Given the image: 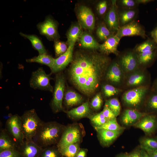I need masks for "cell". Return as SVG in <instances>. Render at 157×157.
Listing matches in <instances>:
<instances>
[{"label": "cell", "instance_id": "1", "mask_svg": "<svg viewBox=\"0 0 157 157\" xmlns=\"http://www.w3.org/2000/svg\"><path fill=\"white\" fill-rule=\"evenodd\" d=\"M110 63L108 57L96 50L78 51L68 69L69 80L78 90L90 97L97 90Z\"/></svg>", "mask_w": 157, "mask_h": 157}, {"label": "cell", "instance_id": "2", "mask_svg": "<svg viewBox=\"0 0 157 157\" xmlns=\"http://www.w3.org/2000/svg\"><path fill=\"white\" fill-rule=\"evenodd\" d=\"M65 127L55 121L43 122L32 140L43 148L56 145Z\"/></svg>", "mask_w": 157, "mask_h": 157}, {"label": "cell", "instance_id": "3", "mask_svg": "<svg viewBox=\"0 0 157 157\" xmlns=\"http://www.w3.org/2000/svg\"><path fill=\"white\" fill-rule=\"evenodd\" d=\"M20 117L24 140H32L44 122L40 119L34 109L25 111Z\"/></svg>", "mask_w": 157, "mask_h": 157}, {"label": "cell", "instance_id": "4", "mask_svg": "<svg viewBox=\"0 0 157 157\" xmlns=\"http://www.w3.org/2000/svg\"><path fill=\"white\" fill-rule=\"evenodd\" d=\"M85 131L81 123H75L65 126L61 137L56 145L58 149L73 144L80 143Z\"/></svg>", "mask_w": 157, "mask_h": 157}, {"label": "cell", "instance_id": "5", "mask_svg": "<svg viewBox=\"0 0 157 157\" xmlns=\"http://www.w3.org/2000/svg\"><path fill=\"white\" fill-rule=\"evenodd\" d=\"M65 76L61 72L56 74L53 91V97L50 106L55 113L64 110L63 102L65 93Z\"/></svg>", "mask_w": 157, "mask_h": 157}, {"label": "cell", "instance_id": "6", "mask_svg": "<svg viewBox=\"0 0 157 157\" xmlns=\"http://www.w3.org/2000/svg\"><path fill=\"white\" fill-rule=\"evenodd\" d=\"M51 75L50 74H47L42 68H38L31 74L29 81L30 86L35 89L53 92V88L50 82L52 79Z\"/></svg>", "mask_w": 157, "mask_h": 157}, {"label": "cell", "instance_id": "7", "mask_svg": "<svg viewBox=\"0 0 157 157\" xmlns=\"http://www.w3.org/2000/svg\"><path fill=\"white\" fill-rule=\"evenodd\" d=\"M76 15L78 23L82 28L90 32L94 30L95 19L94 15L91 9L83 5L79 6L76 10Z\"/></svg>", "mask_w": 157, "mask_h": 157}, {"label": "cell", "instance_id": "8", "mask_svg": "<svg viewBox=\"0 0 157 157\" xmlns=\"http://www.w3.org/2000/svg\"><path fill=\"white\" fill-rule=\"evenodd\" d=\"M6 128V130L18 145L23 142L24 139L20 116L17 114L12 115L7 119Z\"/></svg>", "mask_w": 157, "mask_h": 157}, {"label": "cell", "instance_id": "9", "mask_svg": "<svg viewBox=\"0 0 157 157\" xmlns=\"http://www.w3.org/2000/svg\"><path fill=\"white\" fill-rule=\"evenodd\" d=\"M111 2L110 6L104 17V22L112 33L115 35L120 27L118 8L117 0H111Z\"/></svg>", "mask_w": 157, "mask_h": 157}, {"label": "cell", "instance_id": "10", "mask_svg": "<svg viewBox=\"0 0 157 157\" xmlns=\"http://www.w3.org/2000/svg\"><path fill=\"white\" fill-rule=\"evenodd\" d=\"M115 35L120 39L125 36H139L144 39L148 37L144 27L136 20L120 27Z\"/></svg>", "mask_w": 157, "mask_h": 157}, {"label": "cell", "instance_id": "11", "mask_svg": "<svg viewBox=\"0 0 157 157\" xmlns=\"http://www.w3.org/2000/svg\"><path fill=\"white\" fill-rule=\"evenodd\" d=\"M145 86H140L128 90L122 96L124 103L132 107H137L141 104L147 92Z\"/></svg>", "mask_w": 157, "mask_h": 157}, {"label": "cell", "instance_id": "12", "mask_svg": "<svg viewBox=\"0 0 157 157\" xmlns=\"http://www.w3.org/2000/svg\"><path fill=\"white\" fill-rule=\"evenodd\" d=\"M37 26L40 34L50 40L55 41L59 38L57 22L50 17H47L44 22L39 23Z\"/></svg>", "mask_w": 157, "mask_h": 157}, {"label": "cell", "instance_id": "13", "mask_svg": "<svg viewBox=\"0 0 157 157\" xmlns=\"http://www.w3.org/2000/svg\"><path fill=\"white\" fill-rule=\"evenodd\" d=\"M75 44L68 45L67 51L57 58H54L53 65L51 69L52 73H58L64 69L72 62L73 51Z\"/></svg>", "mask_w": 157, "mask_h": 157}, {"label": "cell", "instance_id": "14", "mask_svg": "<svg viewBox=\"0 0 157 157\" xmlns=\"http://www.w3.org/2000/svg\"><path fill=\"white\" fill-rule=\"evenodd\" d=\"M117 62L123 71L125 72L135 70L139 65L137 54L133 50L127 51L122 54Z\"/></svg>", "mask_w": 157, "mask_h": 157}, {"label": "cell", "instance_id": "15", "mask_svg": "<svg viewBox=\"0 0 157 157\" xmlns=\"http://www.w3.org/2000/svg\"><path fill=\"white\" fill-rule=\"evenodd\" d=\"M43 149L33 140H24L22 143L19 145L17 150L22 157H39Z\"/></svg>", "mask_w": 157, "mask_h": 157}, {"label": "cell", "instance_id": "16", "mask_svg": "<svg viewBox=\"0 0 157 157\" xmlns=\"http://www.w3.org/2000/svg\"><path fill=\"white\" fill-rule=\"evenodd\" d=\"M120 39L115 34L111 35L100 44L99 49L100 53L106 55L110 53L118 55L117 47Z\"/></svg>", "mask_w": 157, "mask_h": 157}, {"label": "cell", "instance_id": "17", "mask_svg": "<svg viewBox=\"0 0 157 157\" xmlns=\"http://www.w3.org/2000/svg\"><path fill=\"white\" fill-rule=\"evenodd\" d=\"M122 71L117 62L114 61L110 63L106 73L107 80L113 84H119L122 79Z\"/></svg>", "mask_w": 157, "mask_h": 157}, {"label": "cell", "instance_id": "18", "mask_svg": "<svg viewBox=\"0 0 157 157\" xmlns=\"http://www.w3.org/2000/svg\"><path fill=\"white\" fill-rule=\"evenodd\" d=\"M134 125L147 134H150L155 130L157 126V121L154 116L146 115Z\"/></svg>", "mask_w": 157, "mask_h": 157}, {"label": "cell", "instance_id": "19", "mask_svg": "<svg viewBox=\"0 0 157 157\" xmlns=\"http://www.w3.org/2000/svg\"><path fill=\"white\" fill-rule=\"evenodd\" d=\"M91 112L89 102L87 101L67 111V114L69 118L78 120L85 117L89 118L92 115Z\"/></svg>", "mask_w": 157, "mask_h": 157}, {"label": "cell", "instance_id": "20", "mask_svg": "<svg viewBox=\"0 0 157 157\" xmlns=\"http://www.w3.org/2000/svg\"><path fill=\"white\" fill-rule=\"evenodd\" d=\"M96 130L100 144L104 147H109L122 131H113L102 129Z\"/></svg>", "mask_w": 157, "mask_h": 157}, {"label": "cell", "instance_id": "21", "mask_svg": "<svg viewBox=\"0 0 157 157\" xmlns=\"http://www.w3.org/2000/svg\"><path fill=\"white\" fill-rule=\"evenodd\" d=\"M19 145L6 129L0 133V152L7 150H18Z\"/></svg>", "mask_w": 157, "mask_h": 157}, {"label": "cell", "instance_id": "22", "mask_svg": "<svg viewBox=\"0 0 157 157\" xmlns=\"http://www.w3.org/2000/svg\"><path fill=\"white\" fill-rule=\"evenodd\" d=\"M146 115L145 113L136 110L127 109L125 110L123 113L121 117V121L126 126L134 125Z\"/></svg>", "mask_w": 157, "mask_h": 157}, {"label": "cell", "instance_id": "23", "mask_svg": "<svg viewBox=\"0 0 157 157\" xmlns=\"http://www.w3.org/2000/svg\"><path fill=\"white\" fill-rule=\"evenodd\" d=\"M137 8L128 9L118 8V15L120 27L135 20L138 14Z\"/></svg>", "mask_w": 157, "mask_h": 157}, {"label": "cell", "instance_id": "24", "mask_svg": "<svg viewBox=\"0 0 157 157\" xmlns=\"http://www.w3.org/2000/svg\"><path fill=\"white\" fill-rule=\"evenodd\" d=\"M83 98L82 96L75 91L68 89L65 92L63 104L67 108H70L82 103Z\"/></svg>", "mask_w": 157, "mask_h": 157}, {"label": "cell", "instance_id": "25", "mask_svg": "<svg viewBox=\"0 0 157 157\" xmlns=\"http://www.w3.org/2000/svg\"><path fill=\"white\" fill-rule=\"evenodd\" d=\"M78 41L83 48L92 50L99 49L100 44L89 33L83 32Z\"/></svg>", "mask_w": 157, "mask_h": 157}, {"label": "cell", "instance_id": "26", "mask_svg": "<svg viewBox=\"0 0 157 157\" xmlns=\"http://www.w3.org/2000/svg\"><path fill=\"white\" fill-rule=\"evenodd\" d=\"M83 32L82 28L78 23L73 24L67 33L68 45L71 44H75L79 40Z\"/></svg>", "mask_w": 157, "mask_h": 157}, {"label": "cell", "instance_id": "27", "mask_svg": "<svg viewBox=\"0 0 157 157\" xmlns=\"http://www.w3.org/2000/svg\"><path fill=\"white\" fill-rule=\"evenodd\" d=\"M137 54L139 65H149L153 63L157 57V49Z\"/></svg>", "mask_w": 157, "mask_h": 157}, {"label": "cell", "instance_id": "28", "mask_svg": "<svg viewBox=\"0 0 157 157\" xmlns=\"http://www.w3.org/2000/svg\"><path fill=\"white\" fill-rule=\"evenodd\" d=\"M157 49V44L151 38L136 46L133 50L137 54Z\"/></svg>", "mask_w": 157, "mask_h": 157}, {"label": "cell", "instance_id": "29", "mask_svg": "<svg viewBox=\"0 0 157 157\" xmlns=\"http://www.w3.org/2000/svg\"><path fill=\"white\" fill-rule=\"evenodd\" d=\"M19 34L30 41L33 47L38 51L39 54H47V51L41 40L37 36L26 34L22 32H20Z\"/></svg>", "mask_w": 157, "mask_h": 157}, {"label": "cell", "instance_id": "30", "mask_svg": "<svg viewBox=\"0 0 157 157\" xmlns=\"http://www.w3.org/2000/svg\"><path fill=\"white\" fill-rule=\"evenodd\" d=\"M54 58L47 54H39L38 56L27 59L26 61L28 63H37L47 65L50 69L52 68L54 62Z\"/></svg>", "mask_w": 157, "mask_h": 157}, {"label": "cell", "instance_id": "31", "mask_svg": "<svg viewBox=\"0 0 157 157\" xmlns=\"http://www.w3.org/2000/svg\"><path fill=\"white\" fill-rule=\"evenodd\" d=\"M80 148V143H77L59 150L62 156L65 157H76Z\"/></svg>", "mask_w": 157, "mask_h": 157}, {"label": "cell", "instance_id": "32", "mask_svg": "<svg viewBox=\"0 0 157 157\" xmlns=\"http://www.w3.org/2000/svg\"><path fill=\"white\" fill-rule=\"evenodd\" d=\"M146 79V76L143 73L140 72L135 73L129 77L127 84L130 86H135L142 84Z\"/></svg>", "mask_w": 157, "mask_h": 157}, {"label": "cell", "instance_id": "33", "mask_svg": "<svg viewBox=\"0 0 157 157\" xmlns=\"http://www.w3.org/2000/svg\"><path fill=\"white\" fill-rule=\"evenodd\" d=\"M94 128L95 130L102 129L113 131H123L124 129L118 124L116 118L108 120L101 126Z\"/></svg>", "mask_w": 157, "mask_h": 157}, {"label": "cell", "instance_id": "34", "mask_svg": "<svg viewBox=\"0 0 157 157\" xmlns=\"http://www.w3.org/2000/svg\"><path fill=\"white\" fill-rule=\"evenodd\" d=\"M96 34L100 40L104 41L113 35L108 29L104 22L101 23L97 26Z\"/></svg>", "mask_w": 157, "mask_h": 157}, {"label": "cell", "instance_id": "35", "mask_svg": "<svg viewBox=\"0 0 157 157\" xmlns=\"http://www.w3.org/2000/svg\"><path fill=\"white\" fill-rule=\"evenodd\" d=\"M62 155L56 145L43 149L39 157H61Z\"/></svg>", "mask_w": 157, "mask_h": 157}, {"label": "cell", "instance_id": "36", "mask_svg": "<svg viewBox=\"0 0 157 157\" xmlns=\"http://www.w3.org/2000/svg\"><path fill=\"white\" fill-rule=\"evenodd\" d=\"M140 143L141 148L146 151L157 150V138H144Z\"/></svg>", "mask_w": 157, "mask_h": 157}, {"label": "cell", "instance_id": "37", "mask_svg": "<svg viewBox=\"0 0 157 157\" xmlns=\"http://www.w3.org/2000/svg\"><path fill=\"white\" fill-rule=\"evenodd\" d=\"M89 118L94 127L101 126L108 121L104 116L102 112L91 115Z\"/></svg>", "mask_w": 157, "mask_h": 157}, {"label": "cell", "instance_id": "38", "mask_svg": "<svg viewBox=\"0 0 157 157\" xmlns=\"http://www.w3.org/2000/svg\"><path fill=\"white\" fill-rule=\"evenodd\" d=\"M112 111L116 117L120 114L121 106L118 99L116 98H113L108 100L105 104Z\"/></svg>", "mask_w": 157, "mask_h": 157}, {"label": "cell", "instance_id": "39", "mask_svg": "<svg viewBox=\"0 0 157 157\" xmlns=\"http://www.w3.org/2000/svg\"><path fill=\"white\" fill-rule=\"evenodd\" d=\"M118 8L124 9H133L137 8L139 6L135 0H117Z\"/></svg>", "mask_w": 157, "mask_h": 157}, {"label": "cell", "instance_id": "40", "mask_svg": "<svg viewBox=\"0 0 157 157\" xmlns=\"http://www.w3.org/2000/svg\"><path fill=\"white\" fill-rule=\"evenodd\" d=\"M67 49V46L64 42L58 40L55 41L54 49L56 56L59 57L64 53Z\"/></svg>", "mask_w": 157, "mask_h": 157}, {"label": "cell", "instance_id": "41", "mask_svg": "<svg viewBox=\"0 0 157 157\" xmlns=\"http://www.w3.org/2000/svg\"><path fill=\"white\" fill-rule=\"evenodd\" d=\"M102 90L105 96L110 97L118 93L120 90L117 89L113 85L106 84L102 87Z\"/></svg>", "mask_w": 157, "mask_h": 157}, {"label": "cell", "instance_id": "42", "mask_svg": "<svg viewBox=\"0 0 157 157\" xmlns=\"http://www.w3.org/2000/svg\"><path fill=\"white\" fill-rule=\"evenodd\" d=\"M103 102L101 94H97L92 99L90 103L91 107L95 110H99L101 108Z\"/></svg>", "mask_w": 157, "mask_h": 157}, {"label": "cell", "instance_id": "43", "mask_svg": "<svg viewBox=\"0 0 157 157\" xmlns=\"http://www.w3.org/2000/svg\"><path fill=\"white\" fill-rule=\"evenodd\" d=\"M108 3L106 0H102L98 3L97 5L96 9L99 15L101 16L105 15L108 10Z\"/></svg>", "mask_w": 157, "mask_h": 157}, {"label": "cell", "instance_id": "44", "mask_svg": "<svg viewBox=\"0 0 157 157\" xmlns=\"http://www.w3.org/2000/svg\"><path fill=\"white\" fill-rule=\"evenodd\" d=\"M0 157H22L19 152L15 150H7L0 152Z\"/></svg>", "mask_w": 157, "mask_h": 157}, {"label": "cell", "instance_id": "45", "mask_svg": "<svg viewBox=\"0 0 157 157\" xmlns=\"http://www.w3.org/2000/svg\"><path fill=\"white\" fill-rule=\"evenodd\" d=\"M148 106L152 110L157 111V93L152 94L149 99Z\"/></svg>", "mask_w": 157, "mask_h": 157}, {"label": "cell", "instance_id": "46", "mask_svg": "<svg viewBox=\"0 0 157 157\" xmlns=\"http://www.w3.org/2000/svg\"><path fill=\"white\" fill-rule=\"evenodd\" d=\"M101 112L105 117L108 120L114 119L116 117L114 113L106 104Z\"/></svg>", "mask_w": 157, "mask_h": 157}, {"label": "cell", "instance_id": "47", "mask_svg": "<svg viewBox=\"0 0 157 157\" xmlns=\"http://www.w3.org/2000/svg\"><path fill=\"white\" fill-rule=\"evenodd\" d=\"M88 150L85 148H80L76 157H87Z\"/></svg>", "mask_w": 157, "mask_h": 157}, {"label": "cell", "instance_id": "48", "mask_svg": "<svg viewBox=\"0 0 157 157\" xmlns=\"http://www.w3.org/2000/svg\"><path fill=\"white\" fill-rule=\"evenodd\" d=\"M129 157H142L141 149L135 150L129 154Z\"/></svg>", "mask_w": 157, "mask_h": 157}, {"label": "cell", "instance_id": "49", "mask_svg": "<svg viewBox=\"0 0 157 157\" xmlns=\"http://www.w3.org/2000/svg\"><path fill=\"white\" fill-rule=\"evenodd\" d=\"M151 38L157 44V26L151 32Z\"/></svg>", "mask_w": 157, "mask_h": 157}, {"label": "cell", "instance_id": "50", "mask_svg": "<svg viewBox=\"0 0 157 157\" xmlns=\"http://www.w3.org/2000/svg\"><path fill=\"white\" fill-rule=\"evenodd\" d=\"M146 151L147 153L150 157H157V150H147Z\"/></svg>", "mask_w": 157, "mask_h": 157}, {"label": "cell", "instance_id": "51", "mask_svg": "<svg viewBox=\"0 0 157 157\" xmlns=\"http://www.w3.org/2000/svg\"><path fill=\"white\" fill-rule=\"evenodd\" d=\"M135 1L139 5L140 4H146L154 1L153 0H135Z\"/></svg>", "mask_w": 157, "mask_h": 157}, {"label": "cell", "instance_id": "52", "mask_svg": "<svg viewBox=\"0 0 157 157\" xmlns=\"http://www.w3.org/2000/svg\"><path fill=\"white\" fill-rule=\"evenodd\" d=\"M141 154L142 157H150L147 153L145 150L141 148Z\"/></svg>", "mask_w": 157, "mask_h": 157}, {"label": "cell", "instance_id": "53", "mask_svg": "<svg viewBox=\"0 0 157 157\" xmlns=\"http://www.w3.org/2000/svg\"><path fill=\"white\" fill-rule=\"evenodd\" d=\"M115 157H129V154L126 153H123L118 155Z\"/></svg>", "mask_w": 157, "mask_h": 157}, {"label": "cell", "instance_id": "54", "mask_svg": "<svg viewBox=\"0 0 157 157\" xmlns=\"http://www.w3.org/2000/svg\"><path fill=\"white\" fill-rule=\"evenodd\" d=\"M156 86H157V81L156 83Z\"/></svg>", "mask_w": 157, "mask_h": 157}, {"label": "cell", "instance_id": "55", "mask_svg": "<svg viewBox=\"0 0 157 157\" xmlns=\"http://www.w3.org/2000/svg\"><path fill=\"white\" fill-rule=\"evenodd\" d=\"M61 157H65L64 156H62Z\"/></svg>", "mask_w": 157, "mask_h": 157}]
</instances>
